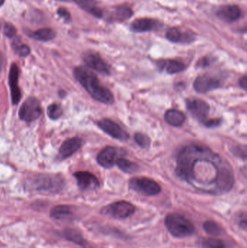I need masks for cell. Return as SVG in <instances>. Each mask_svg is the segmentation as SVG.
Returning a JSON list of instances; mask_svg holds the SVG:
<instances>
[{
    "mask_svg": "<svg viewBox=\"0 0 247 248\" xmlns=\"http://www.w3.org/2000/svg\"><path fill=\"white\" fill-rule=\"evenodd\" d=\"M175 173L196 189L213 195L229 192L234 184L231 165L209 147L191 144L178 152Z\"/></svg>",
    "mask_w": 247,
    "mask_h": 248,
    "instance_id": "cell-1",
    "label": "cell"
},
{
    "mask_svg": "<svg viewBox=\"0 0 247 248\" xmlns=\"http://www.w3.org/2000/svg\"><path fill=\"white\" fill-rule=\"evenodd\" d=\"M73 76L93 99L104 104L114 103L113 93L100 84L92 71L85 67H76L74 69Z\"/></svg>",
    "mask_w": 247,
    "mask_h": 248,
    "instance_id": "cell-2",
    "label": "cell"
},
{
    "mask_svg": "<svg viewBox=\"0 0 247 248\" xmlns=\"http://www.w3.org/2000/svg\"><path fill=\"white\" fill-rule=\"evenodd\" d=\"M26 184L30 190L57 193L63 188L64 179L58 175L40 173L29 178Z\"/></svg>",
    "mask_w": 247,
    "mask_h": 248,
    "instance_id": "cell-3",
    "label": "cell"
},
{
    "mask_svg": "<svg viewBox=\"0 0 247 248\" xmlns=\"http://www.w3.org/2000/svg\"><path fill=\"white\" fill-rule=\"evenodd\" d=\"M165 224L169 232L178 238L188 237L194 232V224L180 214H171L167 216Z\"/></svg>",
    "mask_w": 247,
    "mask_h": 248,
    "instance_id": "cell-4",
    "label": "cell"
},
{
    "mask_svg": "<svg viewBox=\"0 0 247 248\" xmlns=\"http://www.w3.org/2000/svg\"><path fill=\"white\" fill-rule=\"evenodd\" d=\"M131 189L147 196L157 195L161 192V187L156 182L149 178H133L129 181Z\"/></svg>",
    "mask_w": 247,
    "mask_h": 248,
    "instance_id": "cell-5",
    "label": "cell"
},
{
    "mask_svg": "<svg viewBox=\"0 0 247 248\" xmlns=\"http://www.w3.org/2000/svg\"><path fill=\"white\" fill-rule=\"evenodd\" d=\"M134 205L126 201H118L107 205L102 209L101 213L116 219H123L135 212Z\"/></svg>",
    "mask_w": 247,
    "mask_h": 248,
    "instance_id": "cell-6",
    "label": "cell"
},
{
    "mask_svg": "<svg viewBox=\"0 0 247 248\" xmlns=\"http://www.w3.org/2000/svg\"><path fill=\"white\" fill-rule=\"evenodd\" d=\"M42 110L40 102L35 97H29L19 110V117L24 122H32L40 117Z\"/></svg>",
    "mask_w": 247,
    "mask_h": 248,
    "instance_id": "cell-7",
    "label": "cell"
},
{
    "mask_svg": "<svg viewBox=\"0 0 247 248\" xmlns=\"http://www.w3.org/2000/svg\"><path fill=\"white\" fill-rule=\"evenodd\" d=\"M187 106L192 116L203 124L210 119L208 118L210 106L204 100L197 98L190 99L187 100Z\"/></svg>",
    "mask_w": 247,
    "mask_h": 248,
    "instance_id": "cell-8",
    "label": "cell"
},
{
    "mask_svg": "<svg viewBox=\"0 0 247 248\" xmlns=\"http://www.w3.org/2000/svg\"><path fill=\"white\" fill-rule=\"evenodd\" d=\"M97 125L106 134L116 140L126 141L129 139V134L124 131L118 124L110 119H102L100 122H97Z\"/></svg>",
    "mask_w": 247,
    "mask_h": 248,
    "instance_id": "cell-9",
    "label": "cell"
},
{
    "mask_svg": "<svg viewBox=\"0 0 247 248\" xmlns=\"http://www.w3.org/2000/svg\"><path fill=\"white\" fill-rule=\"evenodd\" d=\"M86 65L103 75H110V68L107 62H104L98 54L94 52H87L83 57Z\"/></svg>",
    "mask_w": 247,
    "mask_h": 248,
    "instance_id": "cell-10",
    "label": "cell"
},
{
    "mask_svg": "<svg viewBox=\"0 0 247 248\" xmlns=\"http://www.w3.org/2000/svg\"><path fill=\"white\" fill-rule=\"evenodd\" d=\"M123 153L120 154V150L116 147L108 146L104 147L97 155V160L99 164L105 169H110L116 163L119 155H123Z\"/></svg>",
    "mask_w": 247,
    "mask_h": 248,
    "instance_id": "cell-11",
    "label": "cell"
},
{
    "mask_svg": "<svg viewBox=\"0 0 247 248\" xmlns=\"http://www.w3.org/2000/svg\"><path fill=\"white\" fill-rule=\"evenodd\" d=\"M220 81L216 77L210 75L199 77L194 81V88L198 93H207L220 87Z\"/></svg>",
    "mask_w": 247,
    "mask_h": 248,
    "instance_id": "cell-12",
    "label": "cell"
},
{
    "mask_svg": "<svg viewBox=\"0 0 247 248\" xmlns=\"http://www.w3.org/2000/svg\"><path fill=\"white\" fill-rule=\"evenodd\" d=\"M19 68L17 64L13 63L9 74V85L11 93L12 103L15 106L18 104L21 99V93L18 86Z\"/></svg>",
    "mask_w": 247,
    "mask_h": 248,
    "instance_id": "cell-13",
    "label": "cell"
},
{
    "mask_svg": "<svg viewBox=\"0 0 247 248\" xmlns=\"http://www.w3.org/2000/svg\"><path fill=\"white\" fill-rule=\"evenodd\" d=\"M242 10L234 4H227L219 7L217 16L218 18L226 23H233L242 17Z\"/></svg>",
    "mask_w": 247,
    "mask_h": 248,
    "instance_id": "cell-14",
    "label": "cell"
},
{
    "mask_svg": "<svg viewBox=\"0 0 247 248\" xmlns=\"http://www.w3.org/2000/svg\"><path fill=\"white\" fill-rule=\"evenodd\" d=\"M167 39L173 43H191L195 40V33L188 31H184L178 28H171L165 34Z\"/></svg>",
    "mask_w": 247,
    "mask_h": 248,
    "instance_id": "cell-15",
    "label": "cell"
},
{
    "mask_svg": "<svg viewBox=\"0 0 247 248\" xmlns=\"http://www.w3.org/2000/svg\"><path fill=\"white\" fill-rule=\"evenodd\" d=\"M77 181L78 186L82 190L95 189L100 186L98 179L92 173L88 171L75 172L73 174Z\"/></svg>",
    "mask_w": 247,
    "mask_h": 248,
    "instance_id": "cell-16",
    "label": "cell"
},
{
    "mask_svg": "<svg viewBox=\"0 0 247 248\" xmlns=\"http://www.w3.org/2000/svg\"><path fill=\"white\" fill-rule=\"evenodd\" d=\"M161 23L152 18H139L133 20L130 26L131 31L134 33H144L152 31L160 27Z\"/></svg>",
    "mask_w": 247,
    "mask_h": 248,
    "instance_id": "cell-17",
    "label": "cell"
},
{
    "mask_svg": "<svg viewBox=\"0 0 247 248\" xmlns=\"http://www.w3.org/2000/svg\"><path fill=\"white\" fill-rule=\"evenodd\" d=\"M82 145V140L79 137L69 139L62 143L59 148V155L62 158L66 159L71 157L75 152L78 151Z\"/></svg>",
    "mask_w": 247,
    "mask_h": 248,
    "instance_id": "cell-18",
    "label": "cell"
},
{
    "mask_svg": "<svg viewBox=\"0 0 247 248\" xmlns=\"http://www.w3.org/2000/svg\"><path fill=\"white\" fill-rule=\"evenodd\" d=\"M82 10L97 18L103 17V11L97 5L95 0H73Z\"/></svg>",
    "mask_w": 247,
    "mask_h": 248,
    "instance_id": "cell-19",
    "label": "cell"
},
{
    "mask_svg": "<svg viewBox=\"0 0 247 248\" xmlns=\"http://www.w3.org/2000/svg\"><path fill=\"white\" fill-rule=\"evenodd\" d=\"M158 66L165 70L169 74H177L185 69V65L181 61H175V60L159 61Z\"/></svg>",
    "mask_w": 247,
    "mask_h": 248,
    "instance_id": "cell-20",
    "label": "cell"
},
{
    "mask_svg": "<svg viewBox=\"0 0 247 248\" xmlns=\"http://www.w3.org/2000/svg\"><path fill=\"white\" fill-rule=\"evenodd\" d=\"M27 35L35 40L48 42L52 40L56 36V32L49 28L39 29L36 31H27Z\"/></svg>",
    "mask_w": 247,
    "mask_h": 248,
    "instance_id": "cell-21",
    "label": "cell"
},
{
    "mask_svg": "<svg viewBox=\"0 0 247 248\" xmlns=\"http://www.w3.org/2000/svg\"><path fill=\"white\" fill-rule=\"evenodd\" d=\"M165 120L173 126H181L185 122L186 116L179 110L171 109L165 113Z\"/></svg>",
    "mask_w": 247,
    "mask_h": 248,
    "instance_id": "cell-22",
    "label": "cell"
},
{
    "mask_svg": "<svg viewBox=\"0 0 247 248\" xmlns=\"http://www.w3.org/2000/svg\"><path fill=\"white\" fill-rule=\"evenodd\" d=\"M49 214L52 219L64 220L72 215V211L71 207L68 205H59L52 208Z\"/></svg>",
    "mask_w": 247,
    "mask_h": 248,
    "instance_id": "cell-23",
    "label": "cell"
},
{
    "mask_svg": "<svg viewBox=\"0 0 247 248\" xmlns=\"http://www.w3.org/2000/svg\"><path fill=\"white\" fill-rule=\"evenodd\" d=\"M63 234L66 240L73 242L75 244L81 246H84L87 244L82 234L78 230H73V229H67L64 231Z\"/></svg>",
    "mask_w": 247,
    "mask_h": 248,
    "instance_id": "cell-24",
    "label": "cell"
},
{
    "mask_svg": "<svg viewBox=\"0 0 247 248\" xmlns=\"http://www.w3.org/2000/svg\"><path fill=\"white\" fill-rule=\"evenodd\" d=\"M116 164L120 170L128 173H134L139 169L137 164L130 161L128 159L122 158V157L117 159Z\"/></svg>",
    "mask_w": 247,
    "mask_h": 248,
    "instance_id": "cell-25",
    "label": "cell"
},
{
    "mask_svg": "<svg viewBox=\"0 0 247 248\" xmlns=\"http://www.w3.org/2000/svg\"><path fill=\"white\" fill-rule=\"evenodd\" d=\"M133 11L130 7H127V6H120L116 8L114 19L117 21H125V20H129L133 16Z\"/></svg>",
    "mask_w": 247,
    "mask_h": 248,
    "instance_id": "cell-26",
    "label": "cell"
},
{
    "mask_svg": "<svg viewBox=\"0 0 247 248\" xmlns=\"http://www.w3.org/2000/svg\"><path fill=\"white\" fill-rule=\"evenodd\" d=\"M14 52L20 57H26L30 54V49L28 45L22 43L21 41L15 39L12 45Z\"/></svg>",
    "mask_w": 247,
    "mask_h": 248,
    "instance_id": "cell-27",
    "label": "cell"
},
{
    "mask_svg": "<svg viewBox=\"0 0 247 248\" xmlns=\"http://www.w3.org/2000/svg\"><path fill=\"white\" fill-rule=\"evenodd\" d=\"M204 230L210 235L219 236L223 233L221 227L213 221H207L203 224Z\"/></svg>",
    "mask_w": 247,
    "mask_h": 248,
    "instance_id": "cell-28",
    "label": "cell"
},
{
    "mask_svg": "<svg viewBox=\"0 0 247 248\" xmlns=\"http://www.w3.org/2000/svg\"><path fill=\"white\" fill-rule=\"evenodd\" d=\"M202 246L203 248H229L223 240L216 238L205 239Z\"/></svg>",
    "mask_w": 247,
    "mask_h": 248,
    "instance_id": "cell-29",
    "label": "cell"
},
{
    "mask_svg": "<svg viewBox=\"0 0 247 248\" xmlns=\"http://www.w3.org/2000/svg\"><path fill=\"white\" fill-rule=\"evenodd\" d=\"M46 111H47L48 117L52 120H57V119H59L62 115V108L56 103L50 105L48 107Z\"/></svg>",
    "mask_w": 247,
    "mask_h": 248,
    "instance_id": "cell-30",
    "label": "cell"
},
{
    "mask_svg": "<svg viewBox=\"0 0 247 248\" xmlns=\"http://www.w3.org/2000/svg\"><path fill=\"white\" fill-rule=\"evenodd\" d=\"M136 142L142 148H148L150 146V139L146 134L142 133H136L134 135Z\"/></svg>",
    "mask_w": 247,
    "mask_h": 248,
    "instance_id": "cell-31",
    "label": "cell"
},
{
    "mask_svg": "<svg viewBox=\"0 0 247 248\" xmlns=\"http://www.w3.org/2000/svg\"><path fill=\"white\" fill-rule=\"evenodd\" d=\"M4 35L7 37L13 38L16 34V29L14 26L10 23H6L3 29Z\"/></svg>",
    "mask_w": 247,
    "mask_h": 248,
    "instance_id": "cell-32",
    "label": "cell"
},
{
    "mask_svg": "<svg viewBox=\"0 0 247 248\" xmlns=\"http://www.w3.org/2000/svg\"><path fill=\"white\" fill-rule=\"evenodd\" d=\"M58 14L59 17H62L65 22H69L71 19V14H70L68 10L64 7H61L58 10Z\"/></svg>",
    "mask_w": 247,
    "mask_h": 248,
    "instance_id": "cell-33",
    "label": "cell"
},
{
    "mask_svg": "<svg viewBox=\"0 0 247 248\" xmlns=\"http://www.w3.org/2000/svg\"><path fill=\"white\" fill-rule=\"evenodd\" d=\"M220 123H221V120L219 119H208L207 122L204 124V125L206 126L209 127V128H213V127L218 126V125H220Z\"/></svg>",
    "mask_w": 247,
    "mask_h": 248,
    "instance_id": "cell-34",
    "label": "cell"
},
{
    "mask_svg": "<svg viewBox=\"0 0 247 248\" xmlns=\"http://www.w3.org/2000/svg\"><path fill=\"white\" fill-rule=\"evenodd\" d=\"M210 62H211V61H210V60L208 58H203V59L199 61L197 65L200 67H207L210 65Z\"/></svg>",
    "mask_w": 247,
    "mask_h": 248,
    "instance_id": "cell-35",
    "label": "cell"
},
{
    "mask_svg": "<svg viewBox=\"0 0 247 248\" xmlns=\"http://www.w3.org/2000/svg\"><path fill=\"white\" fill-rule=\"evenodd\" d=\"M239 85L244 90H247V81L246 76H244L242 78L239 80Z\"/></svg>",
    "mask_w": 247,
    "mask_h": 248,
    "instance_id": "cell-36",
    "label": "cell"
},
{
    "mask_svg": "<svg viewBox=\"0 0 247 248\" xmlns=\"http://www.w3.org/2000/svg\"><path fill=\"white\" fill-rule=\"evenodd\" d=\"M4 63H5V59L3 54L0 52V72H1L2 68H4Z\"/></svg>",
    "mask_w": 247,
    "mask_h": 248,
    "instance_id": "cell-37",
    "label": "cell"
},
{
    "mask_svg": "<svg viewBox=\"0 0 247 248\" xmlns=\"http://www.w3.org/2000/svg\"><path fill=\"white\" fill-rule=\"evenodd\" d=\"M84 248H93L92 247H91V246H88V244H86L85 246H84Z\"/></svg>",
    "mask_w": 247,
    "mask_h": 248,
    "instance_id": "cell-38",
    "label": "cell"
},
{
    "mask_svg": "<svg viewBox=\"0 0 247 248\" xmlns=\"http://www.w3.org/2000/svg\"><path fill=\"white\" fill-rule=\"evenodd\" d=\"M4 0H0V6L4 4Z\"/></svg>",
    "mask_w": 247,
    "mask_h": 248,
    "instance_id": "cell-39",
    "label": "cell"
},
{
    "mask_svg": "<svg viewBox=\"0 0 247 248\" xmlns=\"http://www.w3.org/2000/svg\"><path fill=\"white\" fill-rule=\"evenodd\" d=\"M58 1H70V0H58Z\"/></svg>",
    "mask_w": 247,
    "mask_h": 248,
    "instance_id": "cell-40",
    "label": "cell"
}]
</instances>
